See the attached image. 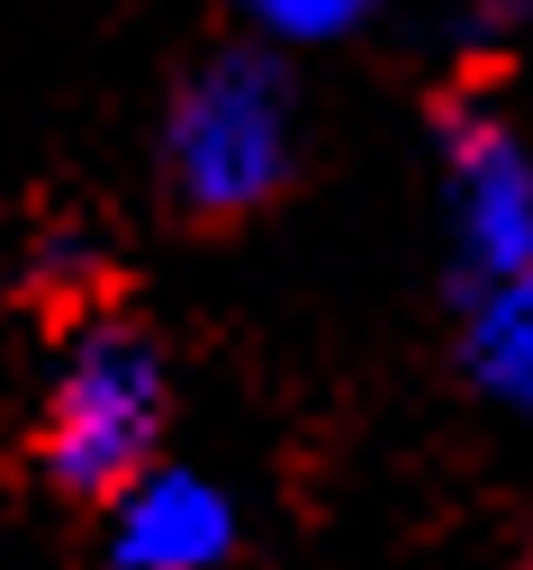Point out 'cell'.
Listing matches in <instances>:
<instances>
[{
	"mask_svg": "<svg viewBox=\"0 0 533 570\" xmlns=\"http://www.w3.org/2000/svg\"><path fill=\"white\" fill-rule=\"evenodd\" d=\"M164 173H172V199L199 227H236L263 199L289 190L298 118H289V82H280L272 55L217 46V55L190 63L181 91H172V118H164Z\"/></svg>",
	"mask_w": 533,
	"mask_h": 570,
	"instance_id": "6da1fadb",
	"label": "cell"
},
{
	"mask_svg": "<svg viewBox=\"0 0 533 570\" xmlns=\"http://www.w3.org/2000/svg\"><path fill=\"white\" fill-rule=\"evenodd\" d=\"M172 416V381H164V344L127 326V317H91L72 335L63 372L46 390L37 416V471L55 498H118L155 471Z\"/></svg>",
	"mask_w": 533,
	"mask_h": 570,
	"instance_id": "7a4b0ae2",
	"label": "cell"
},
{
	"mask_svg": "<svg viewBox=\"0 0 533 570\" xmlns=\"http://www.w3.org/2000/svg\"><path fill=\"white\" fill-rule=\"evenodd\" d=\"M443 146H452V227H462L471 272L480 281L533 272V164H524V146L480 109H452Z\"/></svg>",
	"mask_w": 533,
	"mask_h": 570,
	"instance_id": "3957f363",
	"label": "cell"
},
{
	"mask_svg": "<svg viewBox=\"0 0 533 570\" xmlns=\"http://www.w3.org/2000/svg\"><path fill=\"white\" fill-rule=\"evenodd\" d=\"M236 552V508L199 471H145L109 498V570H217Z\"/></svg>",
	"mask_w": 533,
	"mask_h": 570,
	"instance_id": "277c9868",
	"label": "cell"
},
{
	"mask_svg": "<svg viewBox=\"0 0 533 570\" xmlns=\"http://www.w3.org/2000/svg\"><path fill=\"white\" fill-rule=\"evenodd\" d=\"M471 363L497 399L533 407V272L480 281V317H471Z\"/></svg>",
	"mask_w": 533,
	"mask_h": 570,
	"instance_id": "5b68a950",
	"label": "cell"
},
{
	"mask_svg": "<svg viewBox=\"0 0 533 570\" xmlns=\"http://www.w3.org/2000/svg\"><path fill=\"white\" fill-rule=\"evenodd\" d=\"M245 10L263 28H280V37H344L362 19V0H245Z\"/></svg>",
	"mask_w": 533,
	"mask_h": 570,
	"instance_id": "8992f818",
	"label": "cell"
}]
</instances>
